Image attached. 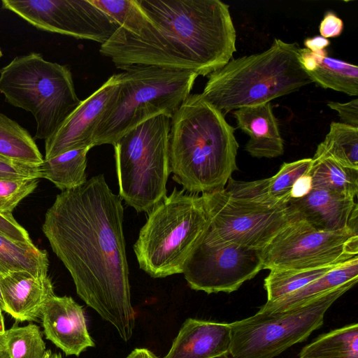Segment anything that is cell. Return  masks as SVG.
<instances>
[{"instance_id":"9","label":"cell","mask_w":358,"mask_h":358,"mask_svg":"<svg viewBox=\"0 0 358 358\" xmlns=\"http://www.w3.org/2000/svg\"><path fill=\"white\" fill-rule=\"evenodd\" d=\"M357 280L324 292L295 308L229 323L231 358H274L321 327L325 313Z\"/></svg>"},{"instance_id":"38","label":"cell","mask_w":358,"mask_h":358,"mask_svg":"<svg viewBox=\"0 0 358 358\" xmlns=\"http://www.w3.org/2000/svg\"><path fill=\"white\" fill-rule=\"evenodd\" d=\"M312 189V180L309 173L299 178L294 184L291 191V199L304 196Z\"/></svg>"},{"instance_id":"1","label":"cell","mask_w":358,"mask_h":358,"mask_svg":"<svg viewBox=\"0 0 358 358\" xmlns=\"http://www.w3.org/2000/svg\"><path fill=\"white\" fill-rule=\"evenodd\" d=\"M123 220L121 198L99 174L57 194L42 230L70 273L79 297L127 342L133 335L136 312Z\"/></svg>"},{"instance_id":"11","label":"cell","mask_w":358,"mask_h":358,"mask_svg":"<svg viewBox=\"0 0 358 358\" xmlns=\"http://www.w3.org/2000/svg\"><path fill=\"white\" fill-rule=\"evenodd\" d=\"M358 257V234L350 229L320 231L299 217L262 250L263 269L311 268Z\"/></svg>"},{"instance_id":"16","label":"cell","mask_w":358,"mask_h":358,"mask_svg":"<svg viewBox=\"0 0 358 358\" xmlns=\"http://www.w3.org/2000/svg\"><path fill=\"white\" fill-rule=\"evenodd\" d=\"M41 317L45 338L66 355L79 356L87 348L94 346L84 310L71 296L51 297Z\"/></svg>"},{"instance_id":"39","label":"cell","mask_w":358,"mask_h":358,"mask_svg":"<svg viewBox=\"0 0 358 358\" xmlns=\"http://www.w3.org/2000/svg\"><path fill=\"white\" fill-rule=\"evenodd\" d=\"M331 42L329 39L325 38L321 36H316L311 38L305 39L303 44L305 48L310 50L313 52L325 50V48L330 45Z\"/></svg>"},{"instance_id":"47","label":"cell","mask_w":358,"mask_h":358,"mask_svg":"<svg viewBox=\"0 0 358 358\" xmlns=\"http://www.w3.org/2000/svg\"><path fill=\"white\" fill-rule=\"evenodd\" d=\"M225 358H227V357H225Z\"/></svg>"},{"instance_id":"44","label":"cell","mask_w":358,"mask_h":358,"mask_svg":"<svg viewBox=\"0 0 358 358\" xmlns=\"http://www.w3.org/2000/svg\"><path fill=\"white\" fill-rule=\"evenodd\" d=\"M0 308L2 311H5V304H4V301H3V294H2L1 287H0Z\"/></svg>"},{"instance_id":"27","label":"cell","mask_w":358,"mask_h":358,"mask_svg":"<svg viewBox=\"0 0 358 358\" xmlns=\"http://www.w3.org/2000/svg\"><path fill=\"white\" fill-rule=\"evenodd\" d=\"M329 157L341 165L358 169V127L332 122L314 157Z\"/></svg>"},{"instance_id":"3","label":"cell","mask_w":358,"mask_h":358,"mask_svg":"<svg viewBox=\"0 0 358 358\" xmlns=\"http://www.w3.org/2000/svg\"><path fill=\"white\" fill-rule=\"evenodd\" d=\"M235 129L201 94H189L171 117L169 167L185 192L224 189L238 170Z\"/></svg>"},{"instance_id":"22","label":"cell","mask_w":358,"mask_h":358,"mask_svg":"<svg viewBox=\"0 0 358 358\" xmlns=\"http://www.w3.org/2000/svg\"><path fill=\"white\" fill-rule=\"evenodd\" d=\"M91 148L69 150L39 164L41 178L52 182L62 192L81 186L87 181V155Z\"/></svg>"},{"instance_id":"29","label":"cell","mask_w":358,"mask_h":358,"mask_svg":"<svg viewBox=\"0 0 358 358\" xmlns=\"http://www.w3.org/2000/svg\"><path fill=\"white\" fill-rule=\"evenodd\" d=\"M340 264L311 268L270 270L264 284L266 301H275L303 287Z\"/></svg>"},{"instance_id":"36","label":"cell","mask_w":358,"mask_h":358,"mask_svg":"<svg viewBox=\"0 0 358 358\" xmlns=\"http://www.w3.org/2000/svg\"><path fill=\"white\" fill-rule=\"evenodd\" d=\"M344 28L343 22L334 13L327 11L325 13L319 27L321 36L329 38L339 36Z\"/></svg>"},{"instance_id":"43","label":"cell","mask_w":358,"mask_h":358,"mask_svg":"<svg viewBox=\"0 0 358 358\" xmlns=\"http://www.w3.org/2000/svg\"><path fill=\"white\" fill-rule=\"evenodd\" d=\"M0 331L4 332L6 331L5 327H4V320H3V316L2 315V310L0 308Z\"/></svg>"},{"instance_id":"20","label":"cell","mask_w":358,"mask_h":358,"mask_svg":"<svg viewBox=\"0 0 358 358\" xmlns=\"http://www.w3.org/2000/svg\"><path fill=\"white\" fill-rule=\"evenodd\" d=\"M358 280V257L332 268L303 287L273 301H266L258 313H281L300 306L306 301L345 283Z\"/></svg>"},{"instance_id":"2","label":"cell","mask_w":358,"mask_h":358,"mask_svg":"<svg viewBox=\"0 0 358 358\" xmlns=\"http://www.w3.org/2000/svg\"><path fill=\"white\" fill-rule=\"evenodd\" d=\"M151 21L139 36L118 27L100 53L119 69L134 66L208 76L236 51L229 6L220 0H137Z\"/></svg>"},{"instance_id":"19","label":"cell","mask_w":358,"mask_h":358,"mask_svg":"<svg viewBox=\"0 0 358 358\" xmlns=\"http://www.w3.org/2000/svg\"><path fill=\"white\" fill-rule=\"evenodd\" d=\"M237 127L250 136L245 150L254 157L274 158L284 152V143L271 102L234 110Z\"/></svg>"},{"instance_id":"4","label":"cell","mask_w":358,"mask_h":358,"mask_svg":"<svg viewBox=\"0 0 358 358\" xmlns=\"http://www.w3.org/2000/svg\"><path fill=\"white\" fill-rule=\"evenodd\" d=\"M299 50L296 43L275 38L266 50L231 59L208 75L201 94L224 115L292 93L312 83Z\"/></svg>"},{"instance_id":"25","label":"cell","mask_w":358,"mask_h":358,"mask_svg":"<svg viewBox=\"0 0 358 358\" xmlns=\"http://www.w3.org/2000/svg\"><path fill=\"white\" fill-rule=\"evenodd\" d=\"M309 175L312 180V187L354 198L357 195L358 169L345 167L331 157H313Z\"/></svg>"},{"instance_id":"31","label":"cell","mask_w":358,"mask_h":358,"mask_svg":"<svg viewBox=\"0 0 358 358\" xmlns=\"http://www.w3.org/2000/svg\"><path fill=\"white\" fill-rule=\"evenodd\" d=\"M6 334V351L10 358H46L48 350L37 325L20 327L15 323Z\"/></svg>"},{"instance_id":"6","label":"cell","mask_w":358,"mask_h":358,"mask_svg":"<svg viewBox=\"0 0 358 358\" xmlns=\"http://www.w3.org/2000/svg\"><path fill=\"white\" fill-rule=\"evenodd\" d=\"M122 69L118 91L96 129L94 146L113 145L128 131L159 115L171 118L198 76L190 71L155 66Z\"/></svg>"},{"instance_id":"37","label":"cell","mask_w":358,"mask_h":358,"mask_svg":"<svg viewBox=\"0 0 358 358\" xmlns=\"http://www.w3.org/2000/svg\"><path fill=\"white\" fill-rule=\"evenodd\" d=\"M327 56V52L325 50L313 52L307 48H300L299 62L306 72L314 71L317 66L321 59Z\"/></svg>"},{"instance_id":"12","label":"cell","mask_w":358,"mask_h":358,"mask_svg":"<svg viewBox=\"0 0 358 358\" xmlns=\"http://www.w3.org/2000/svg\"><path fill=\"white\" fill-rule=\"evenodd\" d=\"M262 269V250L233 243L210 245L201 238L182 273L192 289L231 293Z\"/></svg>"},{"instance_id":"45","label":"cell","mask_w":358,"mask_h":358,"mask_svg":"<svg viewBox=\"0 0 358 358\" xmlns=\"http://www.w3.org/2000/svg\"><path fill=\"white\" fill-rule=\"evenodd\" d=\"M0 358H10L6 351H0Z\"/></svg>"},{"instance_id":"7","label":"cell","mask_w":358,"mask_h":358,"mask_svg":"<svg viewBox=\"0 0 358 358\" xmlns=\"http://www.w3.org/2000/svg\"><path fill=\"white\" fill-rule=\"evenodd\" d=\"M0 93L10 105L32 114L35 138L45 141L81 102L70 69L37 52L15 57L0 70Z\"/></svg>"},{"instance_id":"34","label":"cell","mask_w":358,"mask_h":358,"mask_svg":"<svg viewBox=\"0 0 358 358\" xmlns=\"http://www.w3.org/2000/svg\"><path fill=\"white\" fill-rule=\"evenodd\" d=\"M0 232L20 242H31L29 233L13 217V215L0 214Z\"/></svg>"},{"instance_id":"28","label":"cell","mask_w":358,"mask_h":358,"mask_svg":"<svg viewBox=\"0 0 358 358\" xmlns=\"http://www.w3.org/2000/svg\"><path fill=\"white\" fill-rule=\"evenodd\" d=\"M306 73L312 83L322 88L349 96L358 95V67L356 65L325 56L314 71Z\"/></svg>"},{"instance_id":"32","label":"cell","mask_w":358,"mask_h":358,"mask_svg":"<svg viewBox=\"0 0 358 358\" xmlns=\"http://www.w3.org/2000/svg\"><path fill=\"white\" fill-rule=\"evenodd\" d=\"M38 179H0V214L12 215L18 203L37 187Z\"/></svg>"},{"instance_id":"13","label":"cell","mask_w":358,"mask_h":358,"mask_svg":"<svg viewBox=\"0 0 358 358\" xmlns=\"http://www.w3.org/2000/svg\"><path fill=\"white\" fill-rule=\"evenodd\" d=\"M1 8L38 29L101 44L119 27L90 0H3Z\"/></svg>"},{"instance_id":"35","label":"cell","mask_w":358,"mask_h":358,"mask_svg":"<svg viewBox=\"0 0 358 358\" xmlns=\"http://www.w3.org/2000/svg\"><path fill=\"white\" fill-rule=\"evenodd\" d=\"M327 106L338 112L342 123L358 127V99L340 103L329 101Z\"/></svg>"},{"instance_id":"21","label":"cell","mask_w":358,"mask_h":358,"mask_svg":"<svg viewBox=\"0 0 358 358\" xmlns=\"http://www.w3.org/2000/svg\"><path fill=\"white\" fill-rule=\"evenodd\" d=\"M311 164L312 158L283 163L273 176L250 182L248 190L250 197L268 206L287 205L294 184L309 173Z\"/></svg>"},{"instance_id":"30","label":"cell","mask_w":358,"mask_h":358,"mask_svg":"<svg viewBox=\"0 0 358 358\" xmlns=\"http://www.w3.org/2000/svg\"><path fill=\"white\" fill-rule=\"evenodd\" d=\"M107 15L119 27L139 36L151 21L139 6L137 0H90Z\"/></svg>"},{"instance_id":"26","label":"cell","mask_w":358,"mask_h":358,"mask_svg":"<svg viewBox=\"0 0 358 358\" xmlns=\"http://www.w3.org/2000/svg\"><path fill=\"white\" fill-rule=\"evenodd\" d=\"M0 156L39 165L43 161L34 138L17 122L0 113Z\"/></svg>"},{"instance_id":"33","label":"cell","mask_w":358,"mask_h":358,"mask_svg":"<svg viewBox=\"0 0 358 358\" xmlns=\"http://www.w3.org/2000/svg\"><path fill=\"white\" fill-rule=\"evenodd\" d=\"M41 178L39 165L13 161L0 156V179Z\"/></svg>"},{"instance_id":"40","label":"cell","mask_w":358,"mask_h":358,"mask_svg":"<svg viewBox=\"0 0 358 358\" xmlns=\"http://www.w3.org/2000/svg\"><path fill=\"white\" fill-rule=\"evenodd\" d=\"M126 358H158L146 348H136Z\"/></svg>"},{"instance_id":"15","label":"cell","mask_w":358,"mask_h":358,"mask_svg":"<svg viewBox=\"0 0 358 358\" xmlns=\"http://www.w3.org/2000/svg\"><path fill=\"white\" fill-rule=\"evenodd\" d=\"M355 198L312 187L304 196L290 199L288 206L300 219L324 231L350 229L358 234V206Z\"/></svg>"},{"instance_id":"8","label":"cell","mask_w":358,"mask_h":358,"mask_svg":"<svg viewBox=\"0 0 358 358\" xmlns=\"http://www.w3.org/2000/svg\"><path fill=\"white\" fill-rule=\"evenodd\" d=\"M171 118L159 115L135 127L113 145L119 196L148 213L166 196Z\"/></svg>"},{"instance_id":"41","label":"cell","mask_w":358,"mask_h":358,"mask_svg":"<svg viewBox=\"0 0 358 358\" xmlns=\"http://www.w3.org/2000/svg\"><path fill=\"white\" fill-rule=\"evenodd\" d=\"M6 331H0V351H6Z\"/></svg>"},{"instance_id":"24","label":"cell","mask_w":358,"mask_h":358,"mask_svg":"<svg viewBox=\"0 0 358 358\" xmlns=\"http://www.w3.org/2000/svg\"><path fill=\"white\" fill-rule=\"evenodd\" d=\"M299 358H358V324L320 335L301 350Z\"/></svg>"},{"instance_id":"46","label":"cell","mask_w":358,"mask_h":358,"mask_svg":"<svg viewBox=\"0 0 358 358\" xmlns=\"http://www.w3.org/2000/svg\"><path fill=\"white\" fill-rule=\"evenodd\" d=\"M2 55H3V54H2V51H1V48H0V58L2 57Z\"/></svg>"},{"instance_id":"17","label":"cell","mask_w":358,"mask_h":358,"mask_svg":"<svg viewBox=\"0 0 358 358\" xmlns=\"http://www.w3.org/2000/svg\"><path fill=\"white\" fill-rule=\"evenodd\" d=\"M5 311L17 322L36 321L46 302L53 296L54 287L47 274L16 271L0 275Z\"/></svg>"},{"instance_id":"23","label":"cell","mask_w":358,"mask_h":358,"mask_svg":"<svg viewBox=\"0 0 358 358\" xmlns=\"http://www.w3.org/2000/svg\"><path fill=\"white\" fill-rule=\"evenodd\" d=\"M49 266L46 250L33 242L14 241L0 232V275L16 271L47 274Z\"/></svg>"},{"instance_id":"42","label":"cell","mask_w":358,"mask_h":358,"mask_svg":"<svg viewBox=\"0 0 358 358\" xmlns=\"http://www.w3.org/2000/svg\"><path fill=\"white\" fill-rule=\"evenodd\" d=\"M46 358H62V357L60 353L52 352L50 350H48Z\"/></svg>"},{"instance_id":"14","label":"cell","mask_w":358,"mask_h":358,"mask_svg":"<svg viewBox=\"0 0 358 358\" xmlns=\"http://www.w3.org/2000/svg\"><path fill=\"white\" fill-rule=\"evenodd\" d=\"M120 83V73L113 74L90 96L81 101L58 130L45 141V159L69 150L94 147L96 129L114 101Z\"/></svg>"},{"instance_id":"10","label":"cell","mask_w":358,"mask_h":358,"mask_svg":"<svg viewBox=\"0 0 358 358\" xmlns=\"http://www.w3.org/2000/svg\"><path fill=\"white\" fill-rule=\"evenodd\" d=\"M208 225L202 240L262 250L288 224L299 218L288 206L271 207L234 198L225 189L201 195Z\"/></svg>"},{"instance_id":"5","label":"cell","mask_w":358,"mask_h":358,"mask_svg":"<svg viewBox=\"0 0 358 358\" xmlns=\"http://www.w3.org/2000/svg\"><path fill=\"white\" fill-rule=\"evenodd\" d=\"M208 225L201 196L175 187L148 212L139 231L134 250L140 268L154 278L182 273Z\"/></svg>"},{"instance_id":"18","label":"cell","mask_w":358,"mask_h":358,"mask_svg":"<svg viewBox=\"0 0 358 358\" xmlns=\"http://www.w3.org/2000/svg\"><path fill=\"white\" fill-rule=\"evenodd\" d=\"M230 327L220 323L188 318L163 358H218L229 352Z\"/></svg>"}]
</instances>
